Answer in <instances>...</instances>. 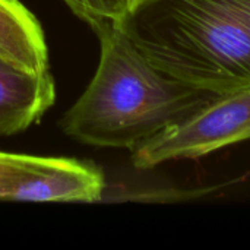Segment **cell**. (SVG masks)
<instances>
[{
  "label": "cell",
  "mask_w": 250,
  "mask_h": 250,
  "mask_svg": "<svg viewBox=\"0 0 250 250\" xmlns=\"http://www.w3.org/2000/svg\"><path fill=\"white\" fill-rule=\"evenodd\" d=\"M116 22L186 85L215 95L250 88V0H135Z\"/></svg>",
  "instance_id": "2"
},
{
  "label": "cell",
  "mask_w": 250,
  "mask_h": 250,
  "mask_svg": "<svg viewBox=\"0 0 250 250\" xmlns=\"http://www.w3.org/2000/svg\"><path fill=\"white\" fill-rule=\"evenodd\" d=\"M0 59L31 73L50 70L42 28L19 0H0Z\"/></svg>",
  "instance_id": "6"
},
{
  "label": "cell",
  "mask_w": 250,
  "mask_h": 250,
  "mask_svg": "<svg viewBox=\"0 0 250 250\" xmlns=\"http://www.w3.org/2000/svg\"><path fill=\"white\" fill-rule=\"evenodd\" d=\"M250 139V88L218 95L185 120L166 127L132 149L138 168L167 161L196 160Z\"/></svg>",
  "instance_id": "3"
},
{
  "label": "cell",
  "mask_w": 250,
  "mask_h": 250,
  "mask_svg": "<svg viewBox=\"0 0 250 250\" xmlns=\"http://www.w3.org/2000/svg\"><path fill=\"white\" fill-rule=\"evenodd\" d=\"M70 10L89 26L103 19H120L130 7V0H63Z\"/></svg>",
  "instance_id": "7"
},
{
  "label": "cell",
  "mask_w": 250,
  "mask_h": 250,
  "mask_svg": "<svg viewBox=\"0 0 250 250\" xmlns=\"http://www.w3.org/2000/svg\"><path fill=\"white\" fill-rule=\"evenodd\" d=\"M133 1H135V0H130V6H132V4H133Z\"/></svg>",
  "instance_id": "8"
},
{
  "label": "cell",
  "mask_w": 250,
  "mask_h": 250,
  "mask_svg": "<svg viewBox=\"0 0 250 250\" xmlns=\"http://www.w3.org/2000/svg\"><path fill=\"white\" fill-rule=\"evenodd\" d=\"M91 28L100 40V63L83 94L60 120L67 136L132 151L218 97L157 69L116 21L103 19Z\"/></svg>",
  "instance_id": "1"
},
{
  "label": "cell",
  "mask_w": 250,
  "mask_h": 250,
  "mask_svg": "<svg viewBox=\"0 0 250 250\" xmlns=\"http://www.w3.org/2000/svg\"><path fill=\"white\" fill-rule=\"evenodd\" d=\"M104 192V174L92 163L0 151V199L97 202Z\"/></svg>",
  "instance_id": "4"
},
{
  "label": "cell",
  "mask_w": 250,
  "mask_h": 250,
  "mask_svg": "<svg viewBox=\"0 0 250 250\" xmlns=\"http://www.w3.org/2000/svg\"><path fill=\"white\" fill-rule=\"evenodd\" d=\"M54 100L56 85L50 70L31 73L0 59V138L37 123Z\"/></svg>",
  "instance_id": "5"
}]
</instances>
